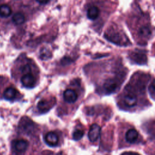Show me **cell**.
I'll return each instance as SVG.
<instances>
[{
  "instance_id": "cell-5",
  "label": "cell",
  "mask_w": 155,
  "mask_h": 155,
  "mask_svg": "<svg viewBox=\"0 0 155 155\" xmlns=\"http://www.w3.org/2000/svg\"><path fill=\"white\" fill-rule=\"evenodd\" d=\"M21 82L25 87L32 88L36 84V79L31 73H28L23 74L21 78Z\"/></svg>"
},
{
  "instance_id": "cell-11",
  "label": "cell",
  "mask_w": 155,
  "mask_h": 155,
  "mask_svg": "<svg viewBox=\"0 0 155 155\" xmlns=\"http://www.w3.org/2000/svg\"><path fill=\"white\" fill-rule=\"evenodd\" d=\"M17 90L13 87H8L4 91V97L8 100L13 99L17 94Z\"/></svg>"
},
{
  "instance_id": "cell-19",
  "label": "cell",
  "mask_w": 155,
  "mask_h": 155,
  "mask_svg": "<svg viewBox=\"0 0 155 155\" xmlns=\"http://www.w3.org/2000/svg\"><path fill=\"white\" fill-rule=\"evenodd\" d=\"M46 155H48V154L47 153V154ZM48 155H54L52 152H50V151H48Z\"/></svg>"
},
{
  "instance_id": "cell-12",
  "label": "cell",
  "mask_w": 155,
  "mask_h": 155,
  "mask_svg": "<svg viewBox=\"0 0 155 155\" xmlns=\"http://www.w3.org/2000/svg\"><path fill=\"white\" fill-rule=\"evenodd\" d=\"M12 13V9L7 4H3L0 6V16L4 18L9 16Z\"/></svg>"
},
{
  "instance_id": "cell-1",
  "label": "cell",
  "mask_w": 155,
  "mask_h": 155,
  "mask_svg": "<svg viewBox=\"0 0 155 155\" xmlns=\"http://www.w3.org/2000/svg\"><path fill=\"white\" fill-rule=\"evenodd\" d=\"M28 142L24 139H16L13 141V151L15 155H24L28 147Z\"/></svg>"
},
{
  "instance_id": "cell-4",
  "label": "cell",
  "mask_w": 155,
  "mask_h": 155,
  "mask_svg": "<svg viewBox=\"0 0 155 155\" xmlns=\"http://www.w3.org/2000/svg\"><path fill=\"white\" fill-rule=\"evenodd\" d=\"M101 128L99 125L96 124H93L90 127L88 133V137L89 140L91 142H95L100 136Z\"/></svg>"
},
{
  "instance_id": "cell-18",
  "label": "cell",
  "mask_w": 155,
  "mask_h": 155,
  "mask_svg": "<svg viewBox=\"0 0 155 155\" xmlns=\"http://www.w3.org/2000/svg\"><path fill=\"white\" fill-rule=\"evenodd\" d=\"M120 155H140V154H139L138 153L136 152H133V151H126V152H124L122 154H121Z\"/></svg>"
},
{
  "instance_id": "cell-14",
  "label": "cell",
  "mask_w": 155,
  "mask_h": 155,
  "mask_svg": "<svg viewBox=\"0 0 155 155\" xmlns=\"http://www.w3.org/2000/svg\"><path fill=\"white\" fill-rule=\"evenodd\" d=\"M138 33L142 37H148L151 35V31L148 26H142L139 30Z\"/></svg>"
},
{
  "instance_id": "cell-8",
  "label": "cell",
  "mask_w": 155,
  "mask_h": 155,
  "mask_svg": "<svg viewBox=\"0 0 155 155\" xmlns=\"http://www.w3.org/2000/svg\"><path fill=\"white\" fill-rule=\"evenodd\" d=\"M124 102H125V105L128 107L135 106L136 105L137 101L136 96L132 93L127 94L124 96Z\"/></svg>"
},
{
  "instance_id": "cell-10",
  "label": "cell",
  "mask_w": 155,
  "mask_h": 155,
  "mask_svg": "<svg viewBox=\"0 0 155 155\" xmlns=\"http://www.w3.org/2000/svg\"><path fill=\"white\" fill-rule=\"evenodd\" d=\"M37 107L40 111L46 112L51 108L50 103L46 99H42L39 101L37 104Z\"/></svg>"
},
{
  "instance_id": "cell-6",
  "label": "cell",
  "mask_w": 155,
  "mask_h": 155,
  "mask_svg": "<svg viewBox=\"0 0 155 155\" xmlns=\"http://www.w3.org/2000/svg\"><path fill=\"white\" fill-rule=\"evenodd\" d=\"M103 88L107 93H113L117 88V82L114 79H108L103 84Z\"/></svg>"
},
{
  "instance_id": "cell-15",
  "label": "cell",
  "mask_w": 155,
  "mask_h": 155,
  "mask_svg": "<svg viewBox=\"0 0 155 155\" xmlns=\"http://www.w3.org/2000/svg\"><path fill=\"white\" fill-rule=\"evenodd\" d=\"M84 134V131L83 130L77 129L73 133V138L74 140H79L83 137Z\"/></svg>"
},
{
  "instance_id": "cell-13",
  "label": "cell",
  "mask_w": 155,
  "mask_h": 155,
  "mask_svg": "<svg viewBox=\"0 0 155 155\" xmlns=\"http://www.w3.org/2000/svg\"><path fill=\"white\" fill-rule=\"evenodd\" d=\"M12 21L15 24H22L25 21V16L22 13L17 12L13 15L12 17Z\"/></svg>"
},
{
  "instance_id": "cell-2",
  "label": "cell",
  "mask_w": 155,
  "mask_h": 155,
  "mask_svg": "<svg viewBox=\"0 0 155 155\" xmlns=\"http://www.w3.org/2000/svg\"><path fill=\"white\" fill-rule=\"evenodd\" d=\"M126 146L132 145L140 142V136L138 131L133 128H129L127 130L124 136Z\"/></svg>"
},
{
  "instance_id": "cell-16",
  "label": "cell",
  "mask_w": 155,
  "mask_h": 155,
  "mask_svg": "<svg viewBox=\"0 0 155 155\" xmlns=\"http://www.w3.org/2000/svg\"><path fill=\"white\" fill-rule=\"evenodd\" d=\"M148 91L150 93V94L153 99H154V81L153 80L150 84V85L148 87Z\"/></svg>"
},
{
  "instance_id": "cell-17",
  "label": "cell",
  "mask_w": 155,
  "mask_h": 155,
  "mask_svg": "<svg viewBox=\"0 0 155 155\" xmlns=\"http://www.w3.org/2000/svg\"><path fill=\"white\" fill-rule=\"evenodd\" d=\"M31 67L28 64H25L22 67V73H23L24 74L31 73Z\"/></svg>"
},
{
  "instance_id": "cell-9",
  "label": "cell",
  "mask_w": 155,
  "mask_h": 155,
  "mask_svg": "<svg viewBox=\"0 0 155 155\" xmlns=\"http://www.w3.org/2000/svg\"><path fill=\"white\" fill-rule=\"evenodd\" d=\"M100 10L98 7L96 6L90 7L87 10V17L91 20H95L99 15Z\"/></svg>"
},
{
  "instance_id": "cell-3",
  "label": "cell",
  "mask_w": 155,
  "mask_h": 155,
  "mask_svg": "<svg viewBox=\"0 0 155 155\" xmlns=\"http://www.w3.org/2000/svg\"><path fill=\"white\" fill-rule=\"evenodd\" d=\"M44 141L47 145L51 147H57L59 143V136L54 131L48 132L44 136Z\"/></svg>"
},
{
  "instance_id": "cell-7",
  "label": "cell",
  "mask_w": 155,
  "mask_h": 155,
  "mask_svg": "<svg viewBox=\"0 0 155 155\" xmlns=\"http://www.w3.org/2000/svg\"><path fill=\"white\" fill-rule=\"evenodd\" d=\"M64 99L68 103H73L76 101L78 99V94L76 92L72 89H67L64 92Z\"/></svg>"
}]
</instances>
